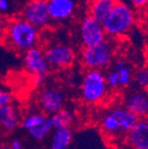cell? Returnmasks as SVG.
<instances>
[{
  "instance_id": "6da1fadb",
  "label": "cell",
  "mask_w": 148,
  "mask_h": 149,
  "mask_svg": "<svg viewBox=\"0 0 148 149\" xmlns=\"http://www.w3.org/2000/svg\"><path fill=\"white\" fill-rule=\"evenodd\" d=\"M39 38L40 32L37 28L21 17H17L7 21L2 42L12 49L25 53L37 47Z\"/></svg>"
},
{
  "instance_id": "7a4b0ae2",
  "label": "cell",
  "mask_w": 148,
  "mask_h": 149,
  "mask_svg": "<svg viewBox=\"0 0 148 149\" xmlns=\"http://www.w3.org/2000/svg\"><path fill=\"white\" fill-rule=\"evenodd\" d=\"M136 14L130 4L117 0L109 16L102 23L107 37L115 40L128 33L135 25Z\"/></svg>"
},
{
  "instance_id": "3957f363",
  "label": "cell",
  "mask_w": 148,
  "mask_h": 149,
  "mask_svg": "<svg viewBox=\"0 0 148 149\" xmlns=\"http://www.w3.org/2000/svg\"><path fill=\"white\" fill-rule=\"evenodd\" d=\"M115 56V46L106 40L94 47H85L80 51V61L87 70H104L112 65Z\"/></svg>"
},
{
  "instance_id": "277c9868",
  "label": "cell",
  "mask_w": 148,
  "mask_h": 149,
  "mask_svg": "<svg viewBox=\"0 0 148 149\" xmlns=\"http://www.w3.org/2000/svg\"><path fill=\"white\" fill-rule=\"evenodd\" d=\"M109 86L103 70H87L84 74L80 86L82 100L89 105L102 102L108 95Z\"/></svg>"
},
{
  "instance_id": "5b68a950",
  "label": "cell",
  "mask_w": 148,
  "mask_h": 149,
  "mask_svg": "<svg viewBox=\"0 0 148 149\" xmlns=\"http://www.w3.org/2000/svg\"><path fill=\"white\" fill-rule=\"evenodd\" d=\"M44 53L50 68L54 70H65L71 68L77 58L74 48L64 42L50 44L44 50Z\"/></svg>"
},
{
  "instance_id": "8992f818",
  "label": "cell",
  "mask_w": 148,
  "mask_h": 149,
  "mask_svg": "<svg viewBox=\"0 0 148 149\" xmlns=\"http://www.w3.org/2000/svg\"><path fill=\"white\" fill-rule=\"evenodd\" d=\"M79 40L83 48L94 47L106 42L107 35L102 23L88 15L82 18L79 24Z\"/></svg>"
},
{
  "instance_id": "52a82bcc",
  "label": "cell",
  "mask_w": 148,
  "mask_h": 149,
  "mask_svg": "<svg viewBox=\"0 0 148 149\" xmlns=\"http://www.w3.org/2000/svg\"><path fill=\"white\" fill-rule=\"evenodd\" d=\"M106 81L111 89H125L134 80V70L124 59H118L105 74Z\"/></svg>"
},
{
  "instance_id": "ba28073f",
  "label": "cell",
  "mask_w": 148,
  "mask_h": 149,
  "mask_svg": "<svg viewBox=\"0 0 148 149\" xmlns=\"http://www.w3.org/2000/svg\"><path fill=\"white\" fill-rule=\"evenodd\" d=\"M21 18L38 30L47 28L52 22L48 10V0L28 1L22 9Z\"/></svg>"
},
{
  "instance_id": "9c48e42d",
  "label": "cell",
  "mask_w": 148,
  "mask_h": 149,
  "mask_svg": "<svg viewBox=\"0 0 148 149\" xmlns=\"http://www.w3.org/2000/svg\"><path fill=\"white\" fill-rule=\"evenodd\" d=\"M23 64L26 72L34 78L47 77L48 72L51 70L46 59L44 50L39 47H35L24 53Z\"/></svg>"
},
{
  "instance_id": "30bf717a",
  "label": "cell",
  "mask_w": 148,
  "mask_h": 149,
  "mask_svg": "<svg viewBox=\"0 0 148 149\" xmlns=\"http://www.w3.org/2000/svg\"><path fill=\"white\" fill-rule=\"evenodd\" d=\"M123 107L138 119L148 118V90L135 88L127 91L123 97Z\"/></svg>"
},
{
  "instance_id": "8fae6325",
  "label": "cell",
  "mask_w": 148,
  "mask_h": 149,
  "mask_svg": "<svg viewBox=\"0 0 148 149\" xmlns=\"http://www.w3.org/2000/svg\"><path fill=\"white\" fill-rule=\"evenodd\" d=\"M65 104V96L61 90L54 87L46 88L38 96V105L43 113L52 116L63 109Z\"/></svg>"
},
{
  "instance_id": "7c38bea8",
  "label": "cell",
  "mask_w": 148,
  "mask_h": 149,
  "mask_svg": "<svg viewBox=\"0 0 148 149\" xmlns=\"http://www.w3.org/2000/svg\"><path fill=\"white\" fill-rule=\"evenodd\" d=\"M77 8L75 0H48V10L52 22L70 20Z\"/></svg>"
},
{
  "instance_id": "4fadbf2b",
  "label": "cell",
  "mask_w": 148,
  "mask_h": 149,
  "mask_svg": "<svg viewBox=\"0 0 148 149\" xmlns=\"http://www.w3.org/2000/svg\"><path fill=\"white\" fill-rule=\"evenodd\" d=\"M126 137L133 149H148V118L139 119Z\"/></svg>"
},
{
  "instance_id": "5bb4252c",
  "label": "cell",
  "mask_w": 148,
  "mask_h": 149,
  "mask_svg": "<svg viewBox=\"0 0 148 149\" xmlns=\"http://www.w3.org/2000/svg\"><path fill=\"white\" fill-rule=\"evenodd\" d=\"M117 0H89L87 6L88 16L103 23L105 19L109 16Z\"/></svg>"
},
{
  "instance_id": "9a60e30c",
  "label": "cell",
  "mask_w": 148,
  "mask_h": 149,
  "mask_svg": "<svg viewBox=\"0 0 148 149\" xmlns=\"http://www.w3.org/2000/svg\"><path fill=\"white\" fill-rule=\"evenodd\" d=\"M21 123L20 113L13 104L0 108V127L5 132H13Z\"/></svg>"
},
{
  "instance_id": "2e32d148",
  "label": "cell",
  "mask_w": 148,
  "mask_h": 149,
  "mask_svg": "<svg viewBox=\"0 0 148 149\" xmlns=\"http://www.w3.org/2000/svg\"><path fill=\"white\" fill-rule=\"evenodd\" d=\"M110 110L117 119L122 135H127L128 132L136 125L137 121L139 120L133 113H131L123 106H117V107H114Z\"/></svg>"
},
{
  "instance_id": "e0dca14e",
  "label": "cell",
  "mask_w": 148,
  "mask_h": 149,
  "mask_svg": "<svg viewBox=\"0 0 148 149\" xmlns=\"http://www.w3.org/2000/svg\"><path fill=\"white\" fill-rule=\"evenodd\" d=\"M73 140V132L71 127L54 128L52 134L50 148L51 149H67Z\"/></svg>"
},
{
  "instance_id": "ac0fdd59",
  "label": "cell",
  "mask_w": 148,
  "mask_h": 149,
  "mask_svg": "<svg viewBox=\"0 0 148 149\" xmlns=\"http://www.w3.org/2000/svg\"><path fill=\"white\" fill-rule=\"evenodd\" d=\"M101 127H102L103 132L109 137L116 138L122 135L117 119L110 109L103 114L102 118H101Z\"/></svg>"
},
{
  "instance_id": "d6986e66",
  "label": "cell",
  "mask_w": 148,
  "mask_h": 149,
  "mask_svg": "<svg viewBox=\"0 0 148 149\" xmlns=\"http://www.w3.org/2000/svg\"><path fill=\"white\" fill-rule=\"evenodd\" d=\"M53 122L54 128H64L71 127L74 123V114L73 112L68 109L60 110L56 114L50 116Z\"/></svg>"
},
{
  "instance_id": "ffe728a7",
  "label": "cell",
  "mask_w": 148,
  "mask_h": 149,
  "mask_svg": "<svg viewBox=\"0 0 148 149\" xmlns=\"http://www.w3.org/2000/svg\"><path fill=\"white\" fill-rule=\"evenodd\" d=\"M47 118H48V116L43 112H32L30 114L26 115L22 119L21 125L24 130L29 132V130H33V128H36L39 125H42L46 121Z\"/></svg>"
},
{
  "instance_id": "44dd1931",
  "label": "cell",
  "mask_w": 148,
  "mask_h": 149,
  "mask_svg": "<svg viewBox=\"0 0 148 149\" xmlns=\"http://www.w3.org/2000/svg\"><path fill=\"white\" fill-rule=\"evenodd\" d=\"M53 130H54V126H53V122H52V119L50 116H48V118L46 119V121H45L42 125H39L38 127L29 130L28 133H29V135L33 139L37 140V141H40V140L45 139L51 132H53Z\"/></svg>"
},
{
  "instance_id": "7402d4cb",
  "label": "cell",
  "mask_w": 148,
  "mask_h": 149,
  "mask_svg": "<svg viewBox=\"0 0 148 149\" xmlns=\"http://www.w3.org/2000/svg\"><path fill=\"white\" fill-rule=\"evenodd\" d=\"M134 82L136 88L148 90V68H140L134 72Z\"/></svg>"
},
{
  "instance_id": "603a6c76",
  "label": "cell",
  "mask_w": 148,
  "mask_h": 149,
  "mask_svg": "<svg viewBox=\"0 0 148 149\" xmlns=\"http://www.w3.org/2000/svg\"><path fill=\"white\" fill-rule=\"evenodd\" d=\"M12 100H13V97L8 92L0 89V108L12 104Z\"/></svg>"
},
{
  "instance_id": "cb8c5ba5",
  "label": "cell",
  "mask_w": 148,
  "mask_h": 149,
  "mask_svg": "<svg viewBox=\"0 0 148 149\" xmlns=\"http://www.w3.org/2000/svg\"><path fill=\"white\" fill-rule=\"evenodd\" d=\"M13 9V3L12 0H0V14L5 15L10 13Z\"/></svg>"
},
{
  "instance_id": "d4e9b609",
  "label": "cell",
  "mask_w": 148,
  "mask_h": 149,
  "mask_svg": "<svg viewBox=\"0 0 148 149\" xmlns=\"http://www.w3.org/2000/svg\"><path fill=\"white\" fill-rule=\"evenodd\" d=\"M6 24H7L6 19L4 18V16H2V15L0 14V40H1V42L3 40V37H4Z\"/></svg>"
},
{
  "instance_id": "484cf974",
  "label": "cell",
  "mask_w": 148,
  "mask_h": 149,
  "mask_svg": "<svg viewBox=\"0 0 148 149\" xmlns=\"http://www.w3.org/2000/svg\"><path fill=\"white\" fill-rule=\"evenodd\" d=\"M128 2L131 3L132 6H135V7H144L148 4V0H127Z\"/></svg>"
},
{
  "instance_id": "4316f807",
  "label": "cell",
  "mask_w": 148,
  "mask_h": 149,
  "mask_svg": "<svg viewBox=\"0 0 148 149\" xmlns=\"http://www.w3.org/2000/svg\"><path fill=\"white\" fill-rule=\"evenodd\" d=\"M10 149H23V145H22L21 141L19 139H14L9 145Z\"/></svg>"
},
{
  "instance_id": "83f0119b",
  "label": "cell",
  "mask_w": 148,
  "mask_h": 149,
  "mask_svg": "<svg viewBox=\"0 0 148 149\" xmlns=\"http://www.w3.org/2000/svg\"><path fill=\"white\" fill-rule=\"evenodd\" d=\"M146 68H148V53H147V55H146Z\"/></svg>"
},
{
  "instance_id": "f1b7e54d",
  "label": "cell",
  "mask_w": 148,
  "mask_h": 149,
  "mask_svg": "<svg viewBox=\"0 0 148 149\" xmlns=\"http://www.w3.org/2000/svg\"><path fill=\"white\" fill-rule=\"evenodd\" d=\"M2 149H10V147H9V145H8V146H3Z\"/></svg>"
},
{
  "instance_id": "f546056e",
  "label": "cell",
  "mask_w": 148,
  "mask_h": 149,
  "mask_svg": "<svg viewBox=\"0 0 148 149\" xmlns=\"http://www.w3.org/2000/svg\"><path fill=\"white\" fill-rule=\"evenodd\" d=\"M0 149H2V148H0Z\"/></svg>"
}]
</instances>
